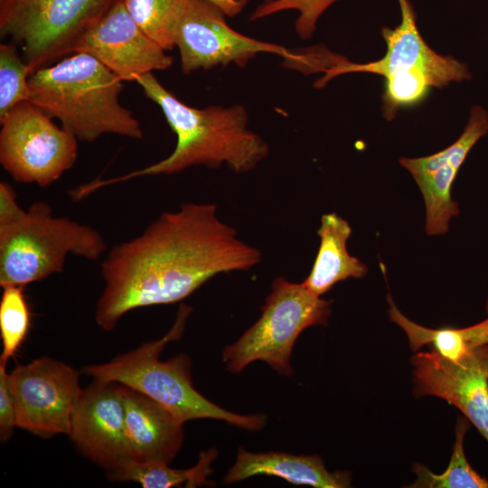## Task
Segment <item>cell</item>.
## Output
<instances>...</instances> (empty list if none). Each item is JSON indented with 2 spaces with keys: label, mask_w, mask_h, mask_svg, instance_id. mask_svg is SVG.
<instances>
[{
  "label": "cell",
  "mask_w": 488,
  "mask_h": 488,
  "mask_svg": "<svg viewBox=\"0 0 488 488\" xmlns=\"http://www.w3.org/2000/svg\"><path fill=\"white\" fill-rule=\"evenodd\" d=\"M260 260V250L221 221L215 204L183 203L107 252L96 322L109 332L133 309L180 302L216 275L247 271Z\"/></svg>",
  "instance_id": "1"
},
{
  "label": "cell",
  "mask_w": 488,
  "mask_h": 488,
  "mask_svg": "<svg viewBox=\"0 0 488 488\" xmlns=\"http://www.w3.org/2000/svg\"><path fill=\"white\" fill-rule=\"evenodd\" d=\"M136 81L161 108L176 135V145L160 162L117 178L86 183L87 194L138 176L174 174L196 165L216 169L225 164L235 173H247L268 155L267 142L248 128V113L242 105L195 108L179 100L153 73L140 76Z\"/></svg>",
  "instance_id": "2"
},
{
  "label": "cell",
  "mask_w": 488,
  "mask_h": 488,
  "mask_svg": "<svg viewBox=\"0 0 488 488\" xmlns=\"http://www.w3.org/2000/svg\"><path fill=\"white\" fill-rule=\"evenodd\" d=\"M122 81L93 56L73 52L29 76V101L79 141L91 143L106 134L141 139L140 123L119 102Z\"/></svg>",
  "instance_id": "3"
},
{
  "label": "cell",
  "mask_w": 488,
  "mask_h": 488,
  "mask_svg": "<svg viewBox=\"0 0 488 488\" xmlns=\"http://www.w3.org/2000/svg\"><path fill=\"white\" fill-rule=\"evenodd\" d=\"M191 312L190 306L181 305L174 325L164 336L146 342L108 362L85 366L83 371L92 379L117 382L145 394L183 423L213 418L247 430L263 428L267 421L265 414H237L202 395L193 387L188 355L182 353L165 361L159 360L165 345L182 336Z\"/></svg>",
  "instance_id": "4"
},
{
  "label": "cell",
  "mask_w": 488,
  "mask_h": 488,
  "mask_svg": "<svg viewBox=\"0 0 488 488\" xmlns=\"http://www.w3.org/2000/svg\"><path fill=\"white\" fill-rule=\"evenodd\" d=\"M107 250L98 230L54 216L47 202L37 201L18 219L0 227V286L24 287L62 272L69 254L98 260Z\"/></svg>",
  "instance_id": "5"
},
{
  "label": "cell",
  "mask_w": 488,
  "mask_h": 488,
  "mask_svg": "<svg viewBox=\"0 0 488 488\" xmlns=\"http://www.w3.org/2000/svg\"><path fill=\"white\" fill-rule=\"evenodd\" d=\"M331 307L332 301L314 295L303 283L277 277L261 306L259 318L222 350L226 369L239 373L249 364L261 361L281 376H292L296 341L310 326L327 325Z\"/></svg>",
  "instance_id": "6"
},
{
  "label": "cell",
  "mask_w": 488,
  "mask_h": 488,
  "mask_svg": "<svg viewBox=\"0 0 488 488\" xmlns=\"http://www.w3.org/2000/svg\"><path fill=\"white\" fill-rule=\"evenodd\" d=\"M121 0H0V35L19 45L31 74L72 53L81 33Z\"/></svg>",
  "instance_id": "7"
},
{
  "label": "cell",
  "mask_w": 488,
  "mask_h": 488,
  "mask_svg": "<svg viewBox=\"0 0 488 488\" xmlns=\"http://www.w3.org/2000/svg\"><path fill=\"white\" fill-rule=\"evenodd\" d=\"M0 163L20 183L48 187L78 157V139L29 100L0 118Z\"/></svg>",
  "instance_id": "8"
},
{
  "label": "cell",
  "mask_w": 488,
  "mask_h": 488,
  "mask_svg": "<svg viewBox=\"0 0 488 488\" xmlns=\"http://www.w3.org/2000/svg\"><path fill=\"white\" fill-rule=\"evenodd\" d=\"M225 14L206 0H185L176 11L169 36L180 52L182 70L190 74L234 63L244 67L258 53L290 59L285 47L241 34L226 23Z\"/></svg>",
  "instance_id": "9"
},
{
  "label": "cell",
  "mask_w": 488,
  "mask_h": 488,
  "mask_svg": "<svg viewBox=\"0 0 488 488\" xmlns=\"http://www.w3.org/2000/svg\"><path fill=\"white\" fill-rule=\"evenodd\" d=\"M16 426L48 438L69 435L73 409L81 394L80 373L47 356L16 366L9 373Z\"/></svg>",
  "instance_id": "10"
},
{
  "label": "cell",
  "mask_w": 488,
  "mask_h": 488,
  "mask_svg": "<svg viewBox=\"0 0 488 488\" xmlns=\"http://www.w3.org/2000/svg\"><path fill=\"white\" fill-rule=\"evenodd\" d=\"M417 398L435 396L456 407L488 442V343L454 361L435 349L410 359Z\"/></svg>",
  "instance_id": "11"
},
{
  "label": "cell",
  "mask_w": 488,
  "mask_h": 488,
  "mask_svg": "<svg viewBox=\"0 0 488 488\" xmlns=\"http://www.w3.org/2000/svg\"><path fill=\"white\" fill-rule=\"evenodd\" d=\"M73 52H85L122 80L170 68L174 59L136 23L121 0L79 37Z\"/></svg>",
  "instance_id": "12"
},
{
  "label": "cell",
  "mask_w": 488,
  "mask_h": 488,
  "mask_svg": "<svg viewBox=\"0 0 488 488\" xmlns=\"http://www.w3.org/2000/svg\"><path fill=\"white\" fill-rule=\"evenodd\" d=\"M68 436L84 456L108 473L132 462L120 384L93 379L76 403Z\"/></svg>",
  "instance_id": "13"
},
{
  "label": "cell",
  "mask_w": 488,
  "mask_h": 488,
  "mask_svg": "<svg viewBox=\"0 0 488 488\" xmlns=\"http://www.w3.org/2000/svg\"><path fill=\"white\" fill-rule=\"evenodd\" d=\"M399 3L401 23L394 29H381L387 44L385 55L368 63L339 61L337 65L325 70L327 75L323 82L345 72H370L388 78L408 71H420L436 88L471 78L466 63L449 55H440L426 43L417 27L415 12L409 0H399Z\"/></svg>",
  "instance_id": "14"
},
{
  "label": "cell",
  "mask_w": 488,
  "mask_h": 488,
  "mask_svg": "<svg viewBox=\"0 0 488 488\" xmlns=\"http://www.w3.org/2000/svg\"><path fill=\"white\" fill-rule=\"evenodd\" d=\"M487 133L488 112L475 105L471 108L465 130L452 145L431 155L399 159L423 196L427 235L446 234L450 220L458 216L459 205L451 195L454 181L472 147Z\"/></svg>",
  "instance_id": "15"
},
{
  "label": "cell",
  "mask_w": 488,
  "mask_h": 488,
  "mask_svg": "<svg viewBox=\"0 0 488 488\" xmlns=\"http://www.w3.org/2000/svg\"><path fill=\"white\" fill-rule=\"evenodd\" d=\"M120 393L132 461L170 464L183 446V423L134 389L120 384Z\"/></svg>",
  "instance_id": "16"
},
{
  "label": "cell",
  "mask_w": 488,
  "mask_h": 488,
  "mask_svg": "<svg viewBox=\"0 0 488 488\" xmlns=\"http://www.w3.org/2000/svg\"><path fill=\"white\" fill-rule=\"evenodd\" d=\"M280 477L296 485L314 488H347L352 485L351 473L330 472L317 455H292L270 451L252 453L238 449L234 465L224 476V484H232L255 475Z\"/></svg>",
  "instance_id": "17"
},
{
  "label": "cell",
  "mask_w": 488,
  "mask_h": 488,
  "mask_svg": "<svg viewBox=\"0 0 488 488\" xmlns=\"http://www.w3.org/2000/svg\"><path fill=\"white\" fill-rule=\"evenodd\" d=\"M351 234L350 224L340 215L332 212L321 217L317 255L309 275L302 282L314 295L322 296L341 281L367 275V266L348 252L347 240Z\"/></svg>",
  "instance_id": "18"
},
{
  "label": "cell",
  "mask_w": 488,
  "mask_h": 488,
  "mask_svg": "<svg viewBox=\"0 0 488 488\" xmlns=\"http://www.w3.org/2000/svg\"><path fill=\"white\" fill-rule=\"evenodd\" d=\"M218 455L215 448L202 451L195 465L174 469L169 464L130 462L124 467L107 474L111 481H133L144 488L196 487L208 484L212 474L211 463Z\"/></svg>",
  "instance_id": "19"
},
{
  "label": "cell",
  "mask_w": 488,
  "mask_h": 488,
  "mask_svg": "<svg viewBox=\"0 0 488 488\" xmlns=\"http://www.w3.org/2000/svg\"><path fill=\"white\" fill-rule=\"evenodd\" d=\"M469 420L459 418L455 425V437L447 468L437 474L427 466L415 463L412 471L416 481L411 488H488V480L474 471L468 463L464 450V439L470 428Z\"/></svg>",
  "instance_id": "20"
},
{
  "label": "cell",
  "mask_w": 488,
  "mask_h": 488,
  "mask_svg": "<svg viewBox=\"0 0 488 488\" xmlns=\"http://www.w3.org/2000/svg\"><path fill=\"white\" fill-rule=\"evenodd\" d=\"M390 321L398 324L406 333L410 349L418 351L426 344H433L434 349L448 360L456 361L464 357L468 346L461 328L445 327L432 329L410 321L395 305L391 296H387Z\"/></svg>",
  "instance_id": "21"
},
{
  "label": "cell",
  "mask_w": 488,
  "mask_h": 488,
  "mask_svg": "<svg viewBox=\"0 0 488 488\" xmlns=\"http://www.w3.org/2000/svg\"><path fill=\"white\" fill-rule=\"evenodd\" d=\"M0 300V335L3 352L0 361L7 362L24 341L30 326V311L23 286L3 288Z\"/></svg>",
  "instance_id": "22"
},
{
  "label": "cell",
  "mask_w": 488,
  "mask_h": 488,
  "mask_svg": "<svg viewBox=\"0 0 488 488\" xmlns=\"http://www.w3.org/2000/svg\"><path fill=\"white\" fill-rule=\"evenodd\" d=\"M17 45L0 44V118L18 103L30 99V69Z\"/></svg>",
  "instance_id": "23"
},
{
  "label": "cell",
  "mask_w": 488,
  "mask_h": 488,
  "mask_svg": "<svg viewBox=\"0 0 488 488\" xmlns=\"http://www.w3.org/2000/svg\"><path fill=\"white\" fill-rule=\"evenodd\" d=\"M140 28L164 50L174 48L169 36L171 22L185 0H122Z\"/></svg>",
  "instance_id": "24"
},
{
  "label": "cell",
  "mask_w": 488,
  "mask_h": 488,
  "mask_svg": "<svg viewBox=\"0 0 488 488\" xmlns=\"http://www.w3.org/2000/svg\"><path fill=\"white\" fill-rule=\"evenodd\" d=\"M385 79L381 111L388 120L394 118L399 108L423 99L432 87L428 78L420 71L404 72Z\"/></svg>",
  "instance_id": "25"
},
{
  "label": "cell",
  "mask_w": 488,
  "mask_h": 488,
  "mask_svg": "<svg viewBox=\"0 0 488 488\" xmlns=\"http://www.w3.org/2000/svg\"><path fill=\"white\" fill-rule=\"evenodd\" d=\"M336 1L338 0H267L255 10L250 20L283 10L295 9L300 13L296 22V32L300 37L307 39L313 35L320 15Z\"/></svg>",
  "instance_id": "26"
},
{
  "label": "cell",
  "mask_w": 488,
  "mask_h": 488,
  "mask_svg": "<svg viewBox=\"0 0 488 488\" xmlns=\"http://www.w3.org/2000/svg\"><path fill=\"white\" fill-rule=\"evenodd\" d=\"M16 426L14 399L9 385L6 362L0 361V441L6 443Z\"/></svg>",
  "instance_id": "27"
},
{
  "label": "cell",
  "mask_w": 488,
  "mask_h": 488,
  "mask_svg": "<svg viewBox=\"0 0 488 488\" xmlns=\"http://www.w3.org/2000/svg\"><path fill=\"white\" fill-rule=\"evenodd\" d=\"M486 313L488 314V300ZM461 330L470 348L488 343V317L476 324L461 328Z\"/></svg>",
  "instance_id": "28"
},
{
  "label": "cell",
  "mask_w": 488,
  "mask_h": 488,
  "mask_svg": "<svg viewBox=\"0 0 488 488\" xmlns=\"http://www.w3.org/2000/svg\"><path fill=\"white\" fill-rule=\"evenodd\" d=\"M221 9L226 16L232 17L239 14L249 0H206Z\"/></svg>",
  "instance_id": "29"
}]
</instances>
